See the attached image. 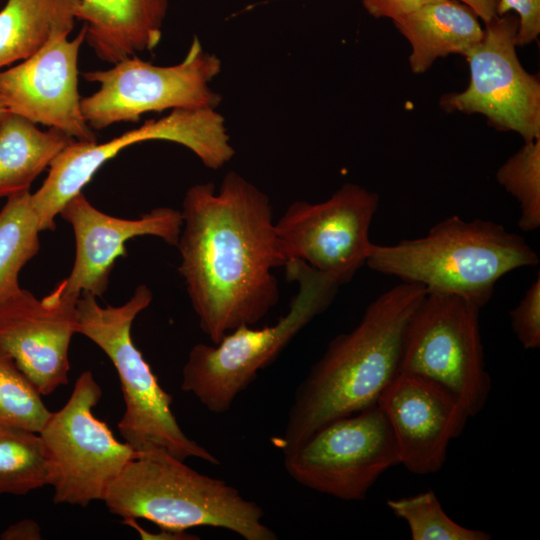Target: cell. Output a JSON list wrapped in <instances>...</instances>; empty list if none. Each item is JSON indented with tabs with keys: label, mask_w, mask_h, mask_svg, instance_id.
<instances>
[{
	"label": "cell",
	"mask_w": 540,
	"mask_h": 540,
	"mask_svg": "<svg viewBox=\"0 0 540 540\" xmlns=\"http://www.w3.org/2000/svg\"><path fill=\"white\" fill-rule=\"evenodd\" d=\"M511 10L518 15L517 46L536 40L540 33V0H498L497 16Z\"/></svg>",
	"instance_id": "28"
},
{
	"label": "cell",
	"mask_w": 540,
	"mask_h": 540,
	"mask_svg": "<svg viewBox=\"0 0 540 540\" xmlns=\"http://www.w3.org/2000/svg\"><path fill=\"white\" fill-rule=\"evenodd\" d=\"M467 5L484 23L497 16L498 0H456Z\"/></svg>",
	"instance_id": "32"
},
{
	"label": "cell",
	"mask_w": 540,
	"mask_h": 540,
	"mask_svg": "<svg viewBox=\"0 0 540 540\" xmlns=\"http://www.w3.org/2000/svg\"><path fill=\"white\" fill-rule=\"evenodd\" d=\"M220 70V59L206 52L195 36L185 58L176 65L157 66L135 55L109 69L83 73L99 89L81 98V111L89 127L100 130L115 123L138 122L147 112L215 109L221 96L209 83Z\"/></svg>",
	"instance_id": "8"
},
{
	"label": "cell",
	"mask_w": 540,
	"mask_h": 540,
	"mask_svg": "<svg viewBox=\"0 0 540 540\" xmlns=\"http://www.w3.org/2000/svg\"><path fill=\"white\" fill-rule=\"evenodd\" d=\"M436 1L440 0H363V5L372 16L395 21Z\"/></svg>",
	"instance_id": "29"
},
{
	"label": "cell",
	"mask_w": 540,
	"mask_h": 540,
	"mask_svg": "<svg viewBox=\"0 0 540 540\" xmlns=\"http://www.w3.org/2000/svg\"><path fill=\"white\" fill-rule=\"evenodd\" d=\"M123 520L144 519L161 529L186 531L208 526L245 540H276L260 505L233 486L155 450L138 452L108 487L103 500Z\"/></svg>",
	"instance_id": "4"
},
{
	"label": "cell",
	"mask_w": 540,
	"mask_h": 540,
	"mask_svg": "<svg viewBox=\"0 0 540 540\" xmlns=\"http://www.w3.org/2000/svg\"><path fill=\"white\" fill-rule=\"evenodd\" d=\"M387 506L409 526L413 540H488L482 530L456 523L443 510L434 491L387 500Z\"/></svg>",
	"instance_id": "24"
},
{
	"label": "cell",
	"mask_w": 540,
	"mask_h": 540,
	"mask_svg": "<svg viewBox=\"0 0 540 540\" xmlns=\"http://www.w3.org/2000/svg\"><path fill=\"white\" fill-rule=\"evenodd\" d=\"M73 140L55 128L40 130L8 111L0 122V199L30 190L33 181Z\"/></svg>",
	"instance_id": "21"
},
{
	"label": "cell",
	"mask_w": 540,
	"mask_h": 540,
	"mask_svg": "<svg viewBox=\"0 0 540 540\" xmlns=\"http://www.w3.org/2000/svg\"><path fill=\"white\" fill-rule=\"evenodd\" d=\"M7 112H8V110L0 102V122L2 121V119L4 118V116L6 115Z\"/></svg>",
	"instance_id": "33"
},
{
	"label": "cell",
	"mask_w": 540,
	"mask_h": 540,
	"mask_svg": "<svg viewBox=\"0 0 540 540\" xmlns=\"http://www.w3.org/2000/svg\"><path fill=\"white\" fill-rule=\"evenodd\" d=\"M152 297L143 284L120 306L103 307L97 297L81 294L76 304L77 333L102 349L117 371L125 404L118 430L127 444L137 452L160 450L182 461L197 458L219 465L214 454L180 428L171 410L172 396L160 386L132 340V323Z\"/></svg>",
	"instance_id": "5"
},
{
	"label": "cell",
	"mask_w": 540,
	"mask_h": 540,
	"mask_svg": "<svg viewBox=\"0 0 540 540\" xmlns=\"http://www.w3.org/2000/svg\"><path fill=\"white\" fill-rule=\"evenodd\" d=\"M498 183L519 203L518 226L530 232L540 226V139L524 145L496 172Z\"/></svg>",
	"instance_id": "26"
},
{
	"label": "cell",
	"mask_w": 540,
	"mask_h": 540,
	"mask_svg": "<svg viewBox=\"0 0 540 540\" xmlns=\"http://www.w3.org/2000/svg\"><path fill=\"white\" fill-rule=\"evenodd\" d=\"M50 481V461L40 433L0 425V494L26 495Z\"/></svg>",
	"instance_id": "23"
},
{
	"label": "cell",
	"mask_w": 540,
	"mask_h": 540,
	"mask_svg": "<svg viewBox=\"0 0 540 540\" xmlns=\"http://www.w3.org/2000/svg\"><path fill=\"white\" fill-rule=\"evenodd\" d=\"M101 396L93 374L82 372L66 404L51 413L40 431L56 504L86 507L103 500L111 483L138 454L125 441H118L106 422L95 416L93 410Z\"/></svg>",
	"instance_id": "11"
},
{
	"label": "cell",
	"mask_w": 540,
	"mask_h": 540,
	"mask_svg": "<svg viewBox=\"0 0 540 540\" xmlns=\"http://www.w3.org/2000/svg\"><path fill=\"white\" fill-rule=\"evenodd\" d=\"M511 326L525 349L540 346V276L531 284L518 305L510 311Z\"/></svg>",
	"instance_id": "27"
},
{
	"label": "cell",
	"mask_w": 540,
	"mask_h": 540,
	"mask_svg": "<svg viewBox=\"0 0 540 540\" xmlns=\"http://www.w3.org/2000/svg\"><path fill=\"white\" fill-rule=\"evenodd\" d=\"M31 195L29 190L13 194L0 210V304L21 289L19 274L40 249Z\"/></svg>",
	"instance_id": "22"
},
{
	"label": "cell",
	"mask_w": 540,
	"mask_h": 540,
	"mask_svg": "<svg viewBox=\"0 0 540 540\" xmlns=\"http://www.w3.org/2000/svg\"><path fill=\"white\" fill-rule=\"evenodd\" d=\"M169 0H80L77 19L96 56L115 64L152 51L162 36Z\"/></svg>",
	"instance_id": "18"
},
{
	"label": "cell",
	"mask_w": 540,
	"mask_h": 540,
	"mask_svg": "<svg viewBox=\"0 0 540 540\" xmlns=\"http://www.w3.org/2000/svg\"><path fill=\"white\" fill-rule=\"evenodd\" d=\"M176 247L179 272L202 331L213 344L254 326L279 301L273 274L284 267L269 197L235 171L218 190L191 186L184 196Z\"/></svg>",
	"instance_id": "1"
},
{
	"label": "cell",
	"mask_w": 540,
	"mask_h": 540,
	"mask_svg": "<svg viewBox=\"0 0 540 540\" xmlns=\"http://www.w3.org/2000/svg\"><path fill=\"white\" fill-rule=\"evenodd\" d=\"M480 309L466 296L427 291L408 323L399 371L444 388L462 403L470 417L483 409L491 390L480 334Z\"/></svg>",
	"instance_id": "7"
},
{
	"label": "cell",
	"mask_w": 540,
	"mask_h": 540,
	"mask_svg": "<svg viewBox=\"0 0 540 540\" xmlns=\"http://www.w3.org/2000/svg\"><path fill=\"white\" fill-rule=\"evenodd\" d=\"M78 298L58 286L42 299L21 288L0 304V348L41 395L69 382V346L77 333Z\"/></svg>",
	"instance_id": "15"
},
{
	"label": "cell",
	"mask_w": 540,
	"mask_h": 540,
	"mask_svg": "<svg viewBox=\"0 0 540 540\" xmlns=\"http://www.w3.org/2000/svg\"><path fill=\"white\" fill-rule=\"evenodd\" d=\"M80 0H8L0 11V69L24 61L51 39L69 35Z\"/></svg>",
	"instance_id": "20"
},
{
	"label": "cell",
	"mask_w": 540,
	"mask_h": 540,
	"mask_svg": "<svg viewBox=\"0 0 540 540\" xmlns=\"http://www.w3.org/2000/svg\"><path fill=\"white\" fill-rule=\"evenodd\" d=\"M283 455L296 482L345 501L364 499L380 475L400 464L392 429L377 403L325 423Z\"/></svg>",
	"instance_id": "10"
},
{
	"label": "cell",
	"mask_w": 540,
	"mask_h": 540,
	"mask_svg": "<svg viewBox=\"0 0 540 540\" xmlns=\"http://www.w3.org/2000/svg\"><path fill=\"white\" fill-rule=\"evenodd\" d=\"M85 35L83 26L72 40L67 35L57 36L20 64L0 71L4 107L74 140L95 142L81 111L78 90V56Z\"/></svg>",
	"instance_id": "14"
},
{
	"label": "cell",
	"mask_w": 540,
	"mask_h": 540,
	"mask_svg": "<svg viewBox=\"0 0 540 540\" xmlns=\"http://www.w3.org/2000/svg\"><path fill=\"white\" fill-rule=\"evenodd\" d=\"M517 30L518 19L509 13L485 23L481 41L465 56L469 85L440 103L448 111L480 113L494 127L529 142L540 139V82L517 57Z\"/></svg>",
	"instance_id": "13"
},
{
	"label": "cell",
	"mask_w": 540,
	"mask_h": 540,
	"mask_svg": "<svg viewBox=\"0 0 540 540\" xmlns=\"http://www.w3.org/2000/svg\"><path fill=\"white\" fill-rule=\"evenodd\" d=\"M377 405L392 429L400 464L419 475L442 468L450 441L462 433L470 418L462 403L444 388L403 372L385 388Z\"/></svg>",
	"instance_id": "17"
},
{
	"label": "cell",
	"mask_w": 540,
	"mask_h": 540,
	"mask_svg": "<svg viewBox=\"0 0 540 540\" xmlns=\"http://www.w3.org/2000/svg\"><path fill=\"white\" fill-rule=\"evenodd\" d=\"M0 538L4 540H38L42 537L38 523L31 519H24L6 528Z\"/></svg>",
	"instance_id": "30"
},
{
	"label": "cell",
	"mask_w": 540,
	"mask_h": 540,
	"mask_svg": "<svg viewBox=\"0 0 540 540\" xmlns=\"http://www.w3.org/2000/svg\"><path fill=\"white\" fill-rule=\"evenodd\" d=\"M409 41V63L414 73H424L435 60L450 54L466 56L484 35L478 16L456 0H440L394 21Z\"/></svg>",
	"instance_id": "19"
},
{
	"label": "cell",
	"mask_w": 540,
	"mask_h": 540,
	"mask_svg": "<svg viewBox=\"0 0 540 540\" xmlns=\"http://www.w3.org/2000/svg\"><path fill=\"white\" fill-rule=\"evenodd\" d=\"M378 206L376 193L352 183L323 202L291 203L275 222L286 262L301 260L339 285L349 282L366 263Z\"/></svg>",
	"instance_id": "12"
},
{
	"label": "cell",
	"mask_w": 540,
	"mask_h": 540,
	"mask_svg": "<svg viewBox=\"0 0 540 540\" xmlns=\"http://www.w3.org/2000/svg\"><path fill=\"white\" fill-rule=\"evenodd\" d=\"M149 140L175 142L193 151L202 163L218 169L235 154L223 117L212 108L175 109L159 120L98 144L73 140L50 163L41 187L31 195L42 231H53L63 206L92 179L97 170L121 150Z\"/></svg>",
	"instance_id": "9"
},
{
	"label": "cell",
	"mask_w": 540,
	"mask_h": 540,
	"mask_svg": "<svg viewBox=\"0 0 540 540\" xmlns=\"http://www.w3.org/2000/svg\"><path fill=\"white\" fill-rule=\"evenodd\" d=\"M51 413L35 385L0 348V425L40 433Z\"/></svg>",
	"instance_id": "25"
},
{
	"label": "cell",
	"mask_w": 540,
	"mask_h": 540,
	"mask_svg": "<svg viewBox=\"0 0 540 540\" xmlns=\"http://www.w3.org/2000/svg\"><path fill=\"white\" fill-rule=\"evenodd\" d=\"M365 264L402 282L421 284L428 292L466 296L482 308L501 277L536 266L539 259L522 236L501 224L454 215L424 237L393 245L372 243Z\"/></svg>",
	"instance_id": "3"
},
{
	"label": "cell",
	"mask_w": 540,
	"mask_h": 540,
	"mask_svg": "<svg viewBox=\"0 0 540 540\" xmlns=\"http://www.w3.org/2000/svg\"><path fill=\"white\" fill-rule=\"evenodd\" d=\"M298 292L287 314L262 328L242 325L216 344L194 345L182 369L181 389L193 394L209 411H228L236 397L272 363L288 343L334 299L339 284L297 259L284 265Z\"/></svg>",
	"instance_id": "6"
},
{
	"label": "cell",
	"mask_w": 540,
	"mask_h": 540,
	"mask_svg": "<svg viewBox=\"0 0 540 540\" xmlns=\"http://www.w3.org/2000/svg\"><path fill=\"white\" fill-rule=\"evenodd\" d=\"M123 523L134 528L142 539H164V540H187L196 539L197 537H191L185 531H172L167 529H161L159 533L148 532L143 529L134 519L123 520Z\"/></svg>",
	"instance_id": "31"
},
{
	"label": "cell",
	"mask_w": 540,
	"mask_h": 540,
	"mask_svg": "<svg viewBox=\"0 0 540 540\" xmlns=\"http://www.w3.org/2000/svg\"><path fill=\"white\" fill-rule=\"evenodd\" d=\"M59 214L73 229L75 258L70 274L57 286L75 297L106 292L116 260L127 254V241L150 235L176 246L183 225L181 211L171 207L154 208L136 219L114 217L94 207L83 192Z\"/></svg>",
	"instance_id": "16"
},
{
	"label": "cell",
	"mask_w": 540,
	"mask_h": 540,
	"mask_svg": "<svg viewBox=\"0 0 540 540\" xmlns=\"http://www.w3.org/2000/svg\"><path fill=\"white\" fill-rule=\"evenodd\" d=\"M427 289L402 282L380 294L360 322L332 339L296 389L282 435L284 453L325 423L376 404L400 371L405 332Z\"/></svg>",
	"instance_id": "2"
}]
</instances>
